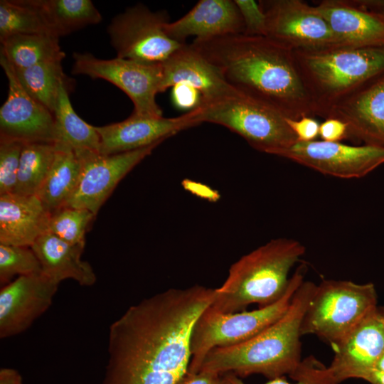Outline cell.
<instances>
[{
  "mask_svg": "<svg viewBox=\"0 0 384 384\" xmlns=\"http://www.w3.org/2000/svg\"><path fill=\"white\" fill-rule=\"evenodd\" d=\"M214 289L171 288L131 306L109 330L102 384H176L191 362V336Z\"/></svg>",
  "mask_w": 384,
  "mask_h": 384,
  "instance_id": "obj_1",
  "label": "cell"
},
{
  "mask_svg": "<svg viewBox=\"0 0 384 384\" xmlns=\"http://www.w3.org/2000/svg\"><path fill=\"white\" fill-rule=\"evenodd\" d=\"M191 45L239 92L287 118L315 116L292 49L267 36L244 33L195 38Z\"/></svg>",
  "mask_w": 384,
  "mask_h": 384,
  "instance_id": "obj_2",
  "label": "cell"
},
{
  "mask_svg": "<svg viewBox=\"0 0 384 384\" xmlns=\"http://www.w3.org/2000/svg\"><path fill=\"white\" fill-rule=\"evenodd\" d=\"M316 285L304 281L277 321L244 343L212 349L200 370L232 373L240 378L256 374L268 380L290 377L302 360L301 324Z\"/></svg>",
  "mask_w": 384,
  "mask_h": 384,
  "instance_id": "obj_3",
  "label": "cell"
},
{
  "mask_svg": "<svg viewBox=\"0 0 384 384\" xmlns=\"http://www.w3.org/2000/svg\"><path fill=\"white\" fill-rule=\"evenodd\" d=\"M305 251L299 241L279 238L242 256L230 267L223 284L214 289L209 306L218 311L233 313L253 304L259 307L274 304L286 293L289 272Z\"/></svg>",
  "mask_w": 384,
  "mask_h": 384,
  "instance_id": "obj_4",
  "label": "cell"
},
{
  "mask_svg": "<svg viewBox=\"0 0 384 384\" xmlns=\"http://www.w3.org/2000/svg\"><path fill=\"white\" fill-rule=\"evenodd\" d=\"M294 55L315 116L324 119L342 98L384 71V45L334 44Z\"/></svg>",
  "mask_w": 384,
  "mask_h": 384,
  "instance_id": "obj_5",
  "label": "cell"
},
{
  "mask_svg": "<svg viewBox=\"0 0 384 384\" xmlns=\"http://www.w3.org/2000/svg\"><path fill=\"white\" fill-rule=\"evenodd\" d=\"M306 266H299L289 287L277 302L252 311L224 313L207 307L196 321L191 336V358L188 372L198 373L206 356L217 347L244 343L277 321L288 309L292 297L304 281Z\"/></svg>",
  "mask_w": 384,
  "mask_h": 384,
  "instance_id": "obj_6",
  "label": "cell"
},
{
  "mask_svg": "<svg viewBox=\"0 0 384 384\" xmlns=\"http://www.w3.org/2000/svg\"><path fill=\"white\" fill-rule=\"evenodd\" d=\"M376 306L373 283L324 279L316 285L303 316L301 334L314 335L334 349Z\"/></svg>",
  "mask_w": 384,
  "mask_h": 384,
  "instance_id": "obj_7",
  "label": "cell"
},
{
  "mask_svg": "<svg viewBox=\"0 0 384 384\" xmlns=\"http://www.w3.org/2000/svg\"><path fill=\"white\" fill-rule=\"evenodd\" d=\"M198 120L223 126L252 148L275 155L297 142L286 118L274 109L238 91L198 107Z\"/></svg>",
  "mask_w": 384,
  "mask_h": 384,
  "instance_id": "obj_8",
  "label": "cell"
},
{
  "mask_svg": "<svg viewBox=\"0 0 384 384\" xmlns=\"http://www.w3.org/2000/svg\"><path fill=\"white\" fill-rule=\"evenodd\" d=\"M72 73L109 81L122 90L134 105L132 114L161 117L162 111L156 102L161 92V64H149L115 58L105 60L90 53H75Z\"/></svg>",
  "mask_w": 384,
  "mask_h": 384,
  "instance_id": "obj_9",
  "label": "cell"
},
{
  "mask_svg": "<svg viewBox=\"0 0 384 384\" xmlns=\"http://www.w3.org/2000/svg\"><path fill=\"white\" fill-rule=\"evenodd\" d=\"M169 23L162 11L154 12L142 4L118 14L108 27L111 44L119 58L161 64L184 43L171 38Z\"/></svg>",
  "mask_w": 384,
  "mask_h": 384,
  "instance_id": "obj_10",
  "label": "cell"
},
{
  "mask_svg": "<svg viewBox=\"0 0 384 384\" xmlns=\"http://www.w3.org/2000/svg\"><path fill=\"white\" fill-rule=\"evenodd\" d=\"M275 156L324 175L341 178H359L384 164V147L314 140L297 142L279 151Z\"/></svg>",
  "mask_w": 384,
  "mask_h": 384,
  "instance_id": "obj_11",
  "label": "cell"
},
{
  "mask_svg": "<svg viewBox=\"0 0 384 384\" xmlns=\"http://www.w3.org/2000/svg\"><path fill=\"white\" fill-rule=\"evenodd\" d=\"M267 20L266 36L294 50H311L336 44L324 17L315 6L300 0L259 2Z\"/></svg>",
  "mask_w": 384,
  "mask_h": 384,
  "instance_id": "obj_12",
  "label": "cell"
},
{
  "mask_svg": "<svg viewBox=\"0 0 384 384\" xmlns=\"http://www.w3.org/2000/svg\"><path fill=\"white\" fill-rule=\"evenodd\" d=\"M161 143L111 155L90 150L75 151L82 162V172L65 206L87 209L96 215L118 183Z\"/></svg>",
  "mask_w": 384,
  "mask_h": 384,
  "instance_id": "obj_13",
  "label": "cell"
},
{
  "mask_svg": "<svg viewBox=\"0 0 384 384\" xmlns=\"http://www.w3.org/2000/svg\"><path fill=\"white\" fill-rule=\"evenodd\" d=\"M0 64L9 82L8 96L0 109V139L55 144L53 114L24 90L13 66L1 53Z\"/></svg>",
  "mask_w": 384,
  "mask_h": 384,
  "instance_id": "obj_14",
  "label": "cell"
},
{
  "mask_svg": "<svg viewBox=\"0 0 384 384\" xmlns=\"http://www.w3.org/2000/svg\"><path fill=\"white\" fill-rule=\"evenodd\" d=\"M198 115V107L169 118L132 114L122 122L95 127L100 137L99 152L103 155L116 154L162 142L181 130L199 124Z\"/></svg>",
  "mask_w": 384,
  "mask_h": 384,
  "instance_id": "obj_15",
  "label": "cell"
},
{
  "mask_svg": "<svg viewBox=\"0 0 384 384\" xmlns=\"http://www.w3.org/2000/svg\"><path fill=\"white\" fill-rule=\"evenodd\" d=\"M330 117L347 124L353 142L384 147V71L335 104L325 119Z\"/></svg>",
  "mask_w": 384,
  "mask_h": 384,
  "instance_id": "obj_16",
  "label": "cell"
},
{
  "mask_svg": "<svg viewBox=\"0 0 384 384\" xmlns=\"http://www.w3.org/2000/svg\"><path fill=\"white\" fill-rule=\"evenodd\" d=\"M59 284L43 274L20 276L0 291V337L28 329L51 305Z\"/></svg>",
  "mask_w": 384,
  "mask_h": 384,
  "instance_id": "obj_17",
  "label": "cell"
},
{
  "mask_svg": "<svg viewBox=\"0 0 384 384\" xmlns=\"http://www.w3.org/2000/svg\"><path fill=\"white\" fill-rule=\"evenodd\" d=\"M334 351L329 366L341 383L351 378L362 379L373 370L384 351V307L373 309Z\"/></svg>",
  "mask_w": 384,
  "mask_h": 384,
  "instance_id": "obj_18",
  "label": "cell"
},
{
  "mask_svg": "<svg viewBox=\"0 0 384 384\" xmlns=\"http://www.w3.org/2000/svg\"><path fill=\"white\" fill-rule=\"evenodd\" d=\"M161 92L185 85L200 94L202 104L237 92L191 44L182 45L161 63Z\"/></svg>",
  "mask_w": 384,
  "mask_h": 384,
  "instance_id": "obj_19",
  "label": "cell"
},
{
  "mask_svg": "<svg viewBox=\"0 0 384 384\" xmlns=\"http://www.w3.org/2000/svg\"><path fill=\"white\" fill-rule=\"evenodd\" d=\"M165 28L171 38L181 43L193 36L196 39H208L245 32L242 16L232 0H201Z\"/></svg>",
  "mask_w": 384,
  "mask_h": 384,
  "instance_id": "obj_20",
  "label": "cell"
},
{
  "mask_svg": "<svg viewBox=\"0 0 384 384\" xmlns=\"http://www.w3.org/2000/svg\"><path fill=\"white\" fill-rule=\"evenodd\" d=\"M327 22L336 44L384 45V18L351 0H324L315 6Z\"/></svg>",
  "mask_w": 384,
  "mask_h": 384,
  "instance_id": "obj_21",
  "label": "cell"
},
{
  "mask_svg": "<svg viewBox=\"0 0 384 384\" xmlns=\"http://www.w3.org/2000/svg\"><path fill=\"white\" fill-rule=\"evenodd\" d=\"M50 215L37 196L0 195V244L31 247L48 232Z\"/></svg>",
  "mask_w": 384,
  "mask_h": 384,
  "instance_id": "obj_22",
  "label": "cell"
},
{
  "mask_svg": "<svg viewBox=\"0 0 384 384\" xmlns=\"http://www.w3.org/2000/svg\"><path fill=\"white\" fill-rule=\"evenodd\" d=\"M84 247L70 244L48 232L39 237L31 248L41 262L42 274L48 278L58 284L72 279L81 286L89 287L97 278L90 263L81 259Z\"/></svg>",
  "mask_w": 384,
  "mask_h": 384,
  "instance_id": "obj_23",
  "label": "cell"
},
{
  "mask_svg": "<svg viewBox=\"0 0 384 384\" xmlns=\"http://www.w3.org/2000/svg\"><path fill=\"white\" fill-rule=\"evenodd\" d=\"M55 148L51 168L36 194L50 213L66 206L78 187L82 172V162L73 150Z\"/></svg>",
  "mask_w": 384,
  "mask_h": 384,
  "instance_id": "obj_24",
  "label": "cell"
},
{
  "mask_svg": "<svg viewBox=\"0 0 384 384\" xmlns=\"http://www.w3.org/2000/svg\"><path fill=\"white\" fill-rule=\"evenodd\" d=\"M69 82L60 88L55 111V146L74 151L100 150V137L95 129L75 112L69 98Z\"/></svg>",
  "mask_w": 384,
  "mask_h": 384,
  "instance_id": "obj_25",
  "label": "cell"
},
{
  "mask_svg": "<svg viewBox=\"0 0 384 384\" xmlns=\"http://www.w3.org/2000/svg\"><path fill=\"white\" fill-rule=\"evenodd\" d=\"M57 37L97 24L102 16L90 0H28Z\"/></svg>",
  "mask_w": 384,
  "mask_h": 384,
  "instance_id": "obj_26",
  "label": "cell"
},
{
  "mask_svg": "<svg viewBox=\"0 0 384 384\" xmlns=\"http://www.w3.org/2000/svg\"><path fill=\"white\" fill-rule=\"evenodd\" d=\"M0 41V53L14 68L63 60L65 56L59 45V38L51 35L18 34L1 38Z\"/></svg>",
  "mask_w": 384,
  "mask_h": 384,
  "instance_id": "obj_27",
  "label": "cell"
},
{
  "mask_svg": "<svg viewBox=\"0 0 384 384\" xmlns=\"http://www.w3.org/2000/svg\"><path fill=\"white\" fill-rule=\"evenodd\" d=\"M61 63L62 60H59L41 63L26 68L13 67L24 90L53 114L60 86L68 82Z\"/></svg>",
  "mask_w": 384,
  "mask_h": 384,
  "instance_id": "obj_28",
  "label": "cell"
},
{
  "mask_svg": "<svg viewBox=\"0 0 384 384\" xmlns=\"http://www.w3.org/2000/svg\"><path fill=\"white\" fill-rule=\"evenodd\" d=\"M55 151L54 144H24L14 193L36 196L51 168Z\"/></svg>",
  "mask_w": 384,
  "mask_h": 384,
  "instance_id": "obj_29",
  "label": "cell"
},
{
  "mask_svg": "<svg viewBox=\"0 0 384 384\" xmlns=\"http://www.w3.org/2000/svg\"><path fill=\"white\" fill-rule=\"evenodd\" d=\"M18 34L55 36L42 14L28 0L0 1V39Z\"/></svg>",
  "mask_w": 384,
  "mask_h": 384,
  "instance_id": "obj_30",
  "label": "cell"
},
{
  "mask_svg": "<svg viewBox=\"0 0 384 384\" xmlns=\"http://www.w3.org/2000/svg\"><path fill=\"white\" fill-rule=\"evenodd\" d=\"M95 217L87 209L64 206L50 213L48 232L70 244L85 245V233Z\"/></svg>",
  "mask_w": 384,
  "mask_h": 384,
  "instance_id": "obj_31",
  "label": "cell"
},
{
  "mask_svg": "<svg viewBox=\"0 0 384 384\" xmlns=\"http://www.w3.org/2000/svg\"><path fill=\"white\" fill-rule=\"evenodd\" d=\"M42 274L41 262L31 248L0 244V283L5 286L16 275Z\"/></svg>",
  "mask_w": 384,
  "mask_h": 384,
  "instance_id": "obj_32",
  "label": "cell"
},
{
  "mask_svg": "<svg viewBox=\"0 0 384 384\" xmlns=\"http://www.w3.org/2000/svg\"><path fill=\"white\" fill-rule=\"evenodd\" d=\"M228 378L231 384H247L232 373H228ZM289 378L293 382H289L283 376L268 380L264 384H341L329 366L324 365L314 356L302 358Z\"/></svg>",
  "mask_w": 384,
  "mask_h": 384,
  "instance_id": "obj_33",
  "label": "cell"
},
{
  "mask_svg": "<svg viewBox=\"0 0 384 384\" xmlns=\"http://www.w3.org/2000/svg\"><path fill=\"white\" fill-rule=\"evenodd\" d=\"M24 144L0 139V195L14 193Z\"/></svg>",
  "mask_w": 384,
  "mask_h": 384,
  "instance_id": "obj_34",
  "label": "cell"
},
{
  "mask_svg": "<svg viewBox=\"0 0 384 384\" xmlns=\"http://www.w3.org/2000/svg\"><path fill=\"white\" fill-rule=\"evenodd\" d=\"M234 1L243 21L244 34L266 36V16L260 4L253 0H234Z\"/></svg>",
  "mask_w": 384,
  "mask_h": 384,
  "instance_id": "obj_35",
  "label": "cell"
},
{
  "mask_svg": "<svg viewBox=\"0 0 384 384\" xmlns=\"http://www.w3.org/2000/svg\"><path fill=\"white\" fill-rule=\"evenodd\" d=\"M286 121L297 137V142L314 141L319 135L320 124L312 117H304L299 119L286 118Z\"/></svg>",
  "mask_w": 384,
  "mask_h": 384,
  "instance_id": "obj_36",
  "label": "cell"
},
{
  "mask_svg": "<svg viewBox=\"0 0 384 384\" xmlns=\"http://www.w3.org/2000/svg\"><path fill=\"white\" fill-rule=\"evenodd\" d=\"M322 141L341 142L349 139L347 124L337 118H326L320 124L319 135Z\"/></svg>",
  "mask_w": 384,
  "mask_h": 384,
  "instance_id": "obj_37",
  "label": "cell"
},
{
  "mask_svg": "<svg viewBox=\"0 0 384 384\" xmlns=\"http://www.w3.org/2000/svg\"><path fill=\"white\" fill-rule=\"evenodd\" d=\"M176 384H231L228 373L200 370L198 373H187Z\"/></svg>",
  "mask_w": 384,
  "mask_h": 384,
  "instance_id": "obj_38",
  "label": "cell"
},
{
  "mask_svg": "<svg viewBox=\"0 0 384 384\" xmlns=\"http://www.w3.org/2000/svg\"><path fill=\"white\" fill-rule=\"evenodd\" d=\"M173 87V100L178 106L193 110L201 105V97L196 90L185 85Z\"/></svg>",
  "mask_w": 384,
  "mask_h": 384,
  "instance_id": "obj_39",
  "label": "cell"
},
{
  "mask_svg": "<svg viewBox=\"0 0 384 384\" xmlns=\"http://www.w3.org/2000/svg\"><path fill=\"white\" fill-rule=\"evenodd\" d=\"M0 384H22V377L18 370L4 368L0 370Z\"/></svg>",
  "mask_w": 384,
  "mask_h": 384,
  "instance_id": "obj_40",
  "label": "cell"
},
{
  "mask_svg": "<svg viewBox=\"0 0 384 384\" xmlns=\"http://www.w3.org/2000/svg\"><path fill=\"white\" fill-rule=\"evenodd\" d=\"M361 7L378 14L384 18V1H354Z\"/></svg>",
  "mask_w": 384,
  "mask_h": 384,
  "instance_id": "obj_41",
  "label": "cell"
},
{
  "mask_svg": "<svg viewBox=\"0 0 384 384\" xmlns=\"http://www.w3.org/2000/svg\"><path fill=\"white\" fill-rule=\"evenodd\" d=\"M362 380L369 384H384V372L373 369L366 374Z\"/></svg>",
  "mask_w": 384,
  "mask_h": 384,
  "instance_id": "obj_42",
  "label": "cell"
},
{
  "mask_svg": "<svg viewBox=\"0 0 384 384\" xmlns=\"http://www.w3.org/2000/svg\"><path fill=\"white\" fill-rule=\"evenodd\" d=\"M374 369L384 372V351L378 358Z\"/></svg>",
  "mask_w": 384,
  "mask_h": 384,
  "instance_id": "obj_43",
  "label": "cell"
}]
</instances>
